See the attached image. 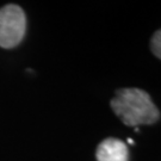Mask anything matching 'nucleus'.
<instances>
[{
    "label": "nucleus",
    "instance_id": "obj_2",
    "mask_svg": "<svg viewBox=\"0 0 161 161\" xmlns=\"http://www.w3.org/2000/svg\"><path fill=\"white\" fill-rule=\"evenodd\" d=\"M25 29L26 18L19 6L10 4L0 10V47H16L23 40Z\"/></svg>",
    "mask_w": 161,
    "mask_h": 161
},
{
    "label": "nucleus",
    "instance_id": "obj_1",
    "mask_svg": "<svg viewBox=\"0 0 161 161\" xmlns=\"http://www.w3.org/2000/svg\"><path fill=\"white\" fill-rule=\"evenodd\" d=\"M111 109L125 125L155 123L160 112L149 94L140 88H122L111 99Z\"/></svg>",
    "mask_w": 161,
    "mask_h": 161
},
{
    "label": "nucleus",
    "instance_id": "obj_3",
    "mask_svg": "<svg viewBox=\"0 0 161 161\" xmlns=\"http://www.w3.org/2000/svg\"><path fill=\"white\" fill-rule=\"evenodd\" d=\"M96 156L98 161H128L129 150L123 141L109 137L98 146Z\"/></svg>",
    "mask_w": 161,
    "mask_h": 161
},
{
    "label": "nucleus",
    "instance_id": "obj_4",
    "mask_svg": "<svg viewBox=\"0 0 161 161\" xmlns=\"http://www.w3.org/2000/svg\"><path fill=\"white\" fill-rule=\"evenodd\" d=\"M150 48H152L153 54L161 60V30L156 31L153 35L152 41H150Z\"/></svg>",
    "mask_w": 161,
    "mask_h": 161
},
{
    "label": "nucleus",
    "instance_id": "obj_5",
    "mask_svg": "<svg viewBox=\"0 0 161 161\" xmlns=\"http://www.w3.org/2000/svg\"><path fill=\"white\" fill-rule=\"evenodd\" d=\"M128 142H129V143H130V144H132V143H134V141H132V140H130V138H129V140H128Z\"/></svg>",
    "mask_w": 161,
    "mask_h": 161
}]
</instances>
